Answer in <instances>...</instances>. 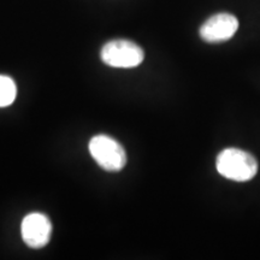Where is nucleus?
Wrapping results in <instances>:
<instances>
[{
	"mask_svg": "<svg viewBox=\"0 0 260 260\" xmlns=\"http://www.w3.org/2000/svg\"><path fill=\"white\" fill-rule=\"evenodd\" d=\"M102 60L106 65L119 69L136 68L144 61V50L129 40H112L102 48Z\"/></svg>",
	"mask_w": 260,
	"mask_h": 260,
	"instance_id": "obj_3",
	"label": "nucleus"
},
{
	"mask_svg": "<svg viewBox=\"0 0 260 260\" xmlns=\"http://www.w3.org/2000/svg\"><path fill=\"white\" fill-rule=\"evenodd\" d=\"M89 153L100 168L106 171H121L126 164V154L123 146L111 136L96 135L90 139Z\"/></svg>",
	"mask_w": 260,
	"mask_h": 260,
	"instance_id": "obj_2",
	"label": "nucleus"
},
{
	"mask_svg": "<svg viewBox=\"0 0 260 260\" xmlns=\"http://www.w3.org/2000/svg\"><path fill=\"white\" fill-rule=\"evenodd\" d=\"M22 239L30 248H42L50 242L52 224L44 213L34 212L25 216L21 225Z\"/></svg>",
	"mask_w": 260,
	"mask_h": 260,
	"instance_id": "obj_4",
	"label": "nucleus"
},
{
	"mask_svg": "<svg viewBox=\"0 0 260 260\" xmlns=\"http://www.w3.org/2000/svg\"><path fill=\"white\" fill-rule=\"evenodd\" d=\"M17 96V87L11 77L0 75V107L11 105Z\"/></svg>",
	"mask_w": 260,
	"mask_h": 260,
	"instance_id": "obj_6",
	"label": "nucleus"
},
{
	"mask_svg": "<svg viewBox=\"0 0 260 260\" xmlns=\"http://www.w3.org/2000/svg\"><path fill=\"white\" fill-rule=\"evenodd\" d=\"M239 29V21L234 15H213L200 28V38L210 44H217L232 39Z\"/></svg>",
	"mask_w": 260,
	"mask_h": 260,
	"instance_id": "obj_5",
	"label": "nucleus"
},
{
	"mask_svg": "<svg viewBox=\"0 0 260 260\" xmlns=\"http://www.w3.org/2000/svg\"><path fill=\"white\" fill-rule=\"evenodd\" d=\"M217 171L228 180L246 182L258 172V161L251 153L239 148H225L216 160Z\"/></svg>",
	"mask_w": 260,
	"mask_h": 260,
	"instance_id": "obj_1",
	"label": "nucleus"
}]
</instances>
